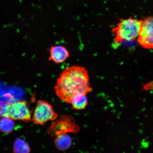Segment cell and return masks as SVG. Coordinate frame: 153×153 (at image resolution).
Segmentation results:
<instances>
[{"label":"cell","mask_w":153,"mask_h":153,"mask_svg":"<svg viewBox=\"0 0 153 153\" xmlns=\"http://www.w3.org/2000/svg\"><path fill=\"white\" fill-rule=\"evenodd\" d=\"M57 96L70 104L73 97L79 94L87 95L92 91L86 69L80 66L68 67L57 78L54 87Z\"/></svg>","instance_id":"6da1fadb"},{"label":"cell","mask_w":153,"mask_h":153,"mask_svg":"<svg viewBox=\"0 0 153 153\" xmlns=\"http://www.w3.org/2000/svg\"><path fill=\"white\" fill-rule=\"evenodd\" d=\"M141 22V20L131 17L120 19L111 30L114 43L119 45L124 42L135 40L138 36Z\"/></svg>","instance_id":"7a4b0ae2"},{"label":"cell","mask_w":153,"mask_h":153,"mask_svg":"<svg viewBox=\"0 0 153 153\" xmlns=\"http://www.w3.org/2000/svg\"><path fill=\"white\" fill-rule=\"evenodd\" d=\"M2 117H7L14 120L28 122L32 119V112L27 103L24 101L9 103L0 111Z\"/></svg>","instance_id":"3957f363"},{"label":"cell","mask_w":153,"mask_h":153,"mask_svg":"<svg viewBox=\"0 0 153 153\" xmlns=\"http://www.w3.org/2000/svg\"><path fill=\"white\" fill-rule=\"evenodd\" d=\"M58 116L52 105L46 101L39 100L36 104L32 119L37 125H44L49 120L56 119Z\"/></svg>","instance_id":"277c9868"},{"label":"cell","mask_w":153,"mask_h":153,"mask_svg":"<svg viewBox=\"0 0 153 153\" xmlns=\"http://www.w3.org/2000/svg\"><path fill=\"white\" fill-rule=\"evenodd\" d=\"M137 41L143 48L153 49V16L141 20Z\"/></svg>","instance_id":"5b68a950"},{"label":"cell","mask_w":153,"mask_h":153,"mask_svg":"<svg viewBox=\"0 0 153 153\" xmlns=\"http://www.w3.org/2000/svg\"><path fill=\"white\" fill-rule=\"evenodd\" d=\"M71 119L68 116H63L60 120L53 123L48 130V133L55 137L62 134L77 132L79 128Z\"/></svg>","instance_id":"8992f818"},{"label":"cell","mask_w":153,"mask_h":153,"mask_svg":"<svg viewBox=\"0 0 153 153\" xmlns=\"http://www.w3.org/2000/svg\"><path fill=\"white\" fill-rule=\"evenodd\" d=\"M49 60L56 64L65 62L70 57V53L66 48L62 45L52 46L50 49Z\"/></svg>","instance_id":"52a82bcc"},{"label":"cell","mask_w":153,"mask_h":153,"mask_svg":"<svg viewBox=\"0 0 153 153\" xmlns=\"http://www.w3.org/2000/svg\"><path fill=\"white\" fill-rule=\"evenodd\" d=\"M54 143L59 150L65 151L71 146L72 139L67 133L60 134L55 136Z\"/></svg>","instance_id":"ba28073f"},{"label":"cell","mask_w":153,"mask_h":153,"mask_svg":"<svg viewBox=\"0 0 153 153\" xmlns=\"http://www.w3.org/2000/svg\"><path fill=\"white\" fill-rule=\"evenodd\" d=\"M86 95L79 94L73 97L70 103L72 108L76 110H82L85 108L88 105V100Z\"/></svg>","instance_id":"9c48e42d"},{"label":"cell","mask_w":153,"mask_h":153,"mask_svg":"<svg viewBox=\"0 0 153 153\" xmlns=\"http://www.w3.org/2000/svg\"><path fill=\"white\" fill-rule=\"evenodd\" d=\"M15 127L14 120L2 117L0 120V131L4 133H10L14 131Z\"/></svg>","instance_id":"30bf717a"},{"label":"cell","mask_w":153,"mask_h":153,"mask_svg":"<svg viewBox=\"0 0 153 153\" xmlns=\"http://www.w3.org/2000/svg\"><path fill=\"white\" fill-rule=\"evenodd\" d=\"M30 147L25 141L20 138L17 139L13 145V152L18 153H28L30 152Z\"/></svg>","instance_id":"8fae6325"}]
</instances>
